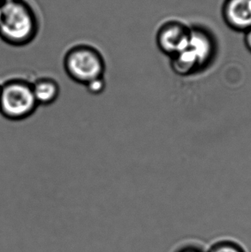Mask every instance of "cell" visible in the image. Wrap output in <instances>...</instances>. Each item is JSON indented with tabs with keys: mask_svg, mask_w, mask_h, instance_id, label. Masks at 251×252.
<instances>
[{
	"mask_svg": "<svg viewBox=\"0 0 251 252\" xmlns=\"http://www.w3.org/2000/svg\"><path fill=\"white\" fill-rule=\"evenodd\" d=\"M40 23L24 0L3 2L0 8V40L15 48L31 44L37 37Z\"/></svg>",
	"mask_w": 251,
	"mask_h": 252,
	"instance_id": "6da1fadb",
	"label": "cell"
},
{
	"mask_svg": "<svg viewBox=\"0 0 251 252\" xmlns=\"http://www.w3.org/2000/svg\"><path fill=\"white\" fill-rule=\"evenodd\" d=\"M217 52L213 34L201 28H192L185 48L170 57V67L181 77L194 75L214 63Z\"/></svg>",
	"mask_w": 251,
	"mask_h": 252,
	"instance_id": "7a4b0ae2",
	"label": "cell"
},
{
	"mask_svg": "<svg viewBox=\"0 0 251 252\" xmlns=\"http://www.w3.org/2000/svg\"><path fill=\"white\" fill-rule=\"evenodd\" d=\"M32 82L23 78H11L0 85V114L11 122H22L38 109Z\"/></svg>",
	"mask_w": 251,
	"mask_h": 252,
	"instance_id": "3957f363",
	"label": "cell"
},
{
	"mask_svg": "<svg viewBox=\"0 0 251 252\" xmlns=\"http://www.w3.org/2000/svg\"><path fill=\"white\" fill-rule=\"evenodd\" d=\"M63 67L66 75L79 85L105 77V59L97 48L89 44H77L65 52Z\"/></svg>",
	"mask_w": 251,
	"mask_h": 252,
	"instance_id": "277c9868",
	"label": "cell"
},
{
	"mask_svg": "<svg viewBox=\"0 0 251 252\" xmlns=\"http://www.w3.org/2000/svg\"><path fill=\"white\" fill-rule=\"evenodd\" d=\"M189 28L178 23L163 25L157 34V48L163 55L172 57L182 51L187 44Z\"/></svg>",
	"mask_w": 251,
	"mask_h": 252,
	"instance_id": "5b68a950",
	"label": "cell"
},
{
	"mask_svg": "<svg viewBox=\"0 0 251 252\" xmlns=\"http://www.w3.org/2000/svg\"><path fill=\"white\" fill-rule=\"evenodd\" d=\"M224 17L228 26L232 30L248 31L251 28V0H227Z\"/></svg>",
	"mask_w": 251,
	"mask_h": 252,
	"instance_id": "8992f818",
	"label": "cell"
},
{
	"mask_svg": "<svg viewBox=\"0 0 251 252\" xmlns=\"http://www.w3.org/2000/svg\"><path fill=\"white\" fill-rule=\"evenodd\" d=\"M34 98L38 106H49L54 104L61 95V86L50 77H41L32 82Z\"/></svg>",
	"mask_w": 251,
	"mask_h": 252,
	"instance_id": "52a82bcc",
	"label": "cell"
},
{
	"mask_svg": "<svg viewBox=\"0 0 251 252\" xmlns=\"http://www.w3.org/2000/svg\"><path fill=\"white\" fill-rule=\"evenodd\" d=\"M206 252H246V251L234 240L222 239L213 244Z\"/></svg>",
	"mask_w": 251,
	"mask_h": 252,
	"instance_id": "ba28073f",
	"label": "cell"
},
{
	"mask_svg": "<svg viewBox=\"0 0 251 252\" xmlns=\"http://www.w3.org/2000/svg\"><path fill=\"white\" fill-rule=\"evenodd\" d=\"M85 88L92 95H97L102 94L106 89L105 77H102V78L92 80L85 85Z\"/></svg>",
	"mask_w": 251,
	"mask_h": 252,
	"instance_id": "9c48e42d",
	"label": "cell"
},
{
	"mask_svg": "<svg viewBox=\"0 0 251 252\" xmlns=\"http://www.w3.org/2000/svg\"><path fill=\"white\" fill-rule=\"evenodd\" d=\"M175 252H206V251H204L199 246L188 245V246H182Z\"/></svg>",
	"mask_w": 251,
	"mask_h": 252,
	"instance_id": "30bf717a",
	"label": "cell"
},
{
	"mask_svg": "<svg viewBox=\"0 0 251 252\" xmlns=\"http://www.w3.org/2000/svg\"><path fill=\"white\" fill-rule=\"evenodd\" d=\"M245 44L249 51L251 53V28L245 32Z\"/></svg>",
	"mask_w": 251,
	"mask_h": 252,
	"instance_id": "8fae6325",
	"label": "cell"
},
{
	"mask_svg": "<svg viewBox=\"0 0 251 252\" xmlns=\"http://www.w3.org/2000/svg\"><path fill=\"white\" fill-rule=\"evenodd\" d=\"M2 2H6V1H11V0H1Z\"/></svg>",
	"mask_w": 251,
	"mask_h": 252,
	"instance_id": "7c38bea8",
	"label": "cell"
},
{
	"mask_svg": "<svg viewBox=\"0 0 251 252\" xmlns=\"http://www.w3.org/2000/svg\"><path fill=\"white\" fill-rule=\"evenodd\" d=\"M2 3H3V2L0 0V8H1V5H2Z\"/></svg>",
	"mask_w": 251,
	"mask_h": 252,
	"instance_id": "4fadbf2b",
	"label": "cell"
},
{
	"mask_svg": "<svg viewBox=\"0 0 251 252\" xmlns=\"http://www.w3.org/2000/svg\"><path fill=\"white\" fill-rule=\"evenodd\" d=\"M0 85H1V84H0Z\"/></svg>",
	"mask_w": 251,
	"mask_h": 252,
	"instance_id": "5bb4252c",
	"label": "cell"
}]
</instances>
